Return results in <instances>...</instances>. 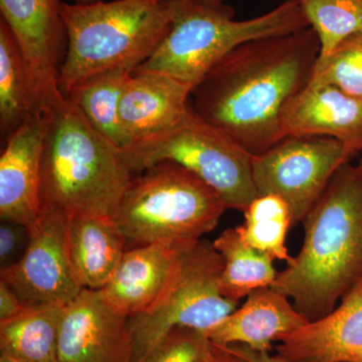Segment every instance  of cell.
<instances>
[{
  "instance_id": "cell-15",
  "label": "cell",
  "mask_w": 362,
  "mask_h": 362,
  "mask_svg": "<svg viewBox=\"0 0 362 362\" xmlns=\"http://www.w3.org/2000/svg\"><path fill=\"white\" fill-rule=\"evenodd\" d=\"M181 246L158 243L126 250L109 282L98 291L105 303L128 319L149 310L175 277Z\"/></svg>"
},
{
  "instance_id": "cell-33",
  "label": "cell",
  "mask_w": 362,
  "mask_h": 362,
  "mask_svg": "<svg viewBox=\"0 0 362 362\" xmlns=\"http://www.w3.org/2000/svg\"><path fill=\"white\" fill-rule=\"evenodd\" d=\"M73 4H93V2L101 1V0H71Z\"/></svg>"
},
{
  "instance_id": "cell-25",
  "label": "cell",
  "mask_w": 362,
  "mask_h": 362,
  "mask_svg": "<svg viewBox=\"0 0 362 362\" xmlns=\"http://www.w3.org/2000/svg\"><path fill=\"white\" fill-rule=\"evenodd\" d=\"M301 4L320 42V56L362 30V0H301Z\"/></svg>"
},
{
  "instance_id": "cell-9",
  "label": "cell",
  "mask_w": 362,
  "mask_h": 362,
  "mask_svg": "<svg viewBox=\"0 0 362 362\" xmlns=\"http://www.w3.org/2000/svg\"><path fill=\"white\" fill-rule=\"evenodd\" d=\"M352 157L332 138L286 136L252 156V180L259 195L276 194L287 202L293 228L303 221L335 173Z\"/></svg>"
},
{
  "instance_id": "cell-5",
  "label": "cell",
  "mask_w": 362,
  "mask_h": 362,
  "mask_svg": "<svg viewBox=\"0 0 362 362\" xmlns=\"http://www.w3.org/2000/svg\"><path fill=\"white\" fill-rule=\"evenodd\" d=\"M228 4L175 0L170 30L153 54L133 73H158L190 87L240 45L310 28L301 0H284L250 20L235 21Z\"/></svg>"
},
{
  "instance_id": "cell-8",
  "label": "cell",
  "mask_w": 362,
  "mask_h": 362,
  "mask_svg": "<svg viewBox=\"0 0 362 362\" xmlns=\"http://www.w3.org/2000/svg\"><path fill=\"white\" fill-rule=\"evenodd\" d=\"M223 259L209 240L180 247V264L168 289L149 310L129 319L134 359L140 362L170 331L206 333L238 308L221 293Z\"/></svg>"
},
{
  "instance_id": "cell-23",
  "label": "cell",
  "mask_w": 362,
  "mask_h": 362,
  "mask_svg": "<svg viewBox=\"0 0 362 362\" xmlns=\"http://www.w3.org/2000/svg\"><path fill=\"white\" fill-rule=\"evenodd\" d=\"M133 71L114 69L93 76L73 88L66 97L88 122L120 149L127 147L119 120L124 87Z\"/></svg>"
},
{
  "instance_id": "cell-16",
  "label": "cell",
  "mask_w": 362,
  "mask_h": 362,
  "mask_svg": "<svg viewBox=\"0 0 362 362\" xmlns=\"http://www.w3.org/2000/svg\"><path fill=\"white\" fill-rule=\"evenodd\" d=\"M192 90L189 85L163 74L133 73L119 107L126 148L180 123L192 110L188 100Z\"/></svg>"
},
{
  "instance_id": "cell-19",
  "label": "cell",
  "mask_w": 362,
  "mask_h": 362,
  "mask_svg": "<svg viewBox=\"0 0 362 362\" xmlns=\"http://www.w3.org/2000/svg\"><path fill=\"white\" fill-rule=\"evenodd\" d=\"M127 240L111 216L69 218L68 247L74 273L84 289L99 291L126 252Z\"/></svg>"
},
{
  "instance_id": "cell-24",
  "label": "cell",
  "mask_w": 362,
  "mask_h": 362,
  "mask_svg": "<svg viewBox=\"0 0 362 362\" xmlns=\"http://www.w3.org/2000/svg\"><path fill=\"white\" fill-rule=\"evenodd\" d=\"M243 213L244 223L235 228L244 242L274 259L289 264L293 257L286 240L292 228V214L287 202L276 194L258 195Z\"/></svg>"
},
{
  "instance_id": "cell-29",
  "label": "cell",
  "mask_w": 362,
  "mask_h": 362,
  "mask_svg": "<svg viewBox=\"0 0 362 362\" xmlns=\"http://www.w3.org/2000/svg\"><path fill=\"white\" fill-rule=\"evenodd\" d=\"M28 307L11 286L0 280V323L21 315Z\"/></svg>"
},
{
  "instance_id": "cell-11",
  "label": "cell",
  "mask_w": 362,
  "mask_h": 362,
  "mask_svg": "<svg viewBox=\"0 0 362 362\" xmlns=\"http://www.w3.org/2000/svg\"><path fill=\"white\" fill-rule=\"evenodd\" d=\"M62 2L0 0L1 18L20 45L42 113L64 97L59 78L68 39Z\"/></svg>"
},
{
  "instance_id": "cell-2",
  "label": "cell",
  "mask_w": 362,
  "mask_h": 362,
  "mask_svg": "<svg viewBox=\"0 0 362 362\" xmlns=\"http://www.w3.org/2000/svg\"><path fill=\"white\" fill-rule=\"evenodd\" d=\"M300 252L272 286L309 321L330 313L362 280V166L338 169L305 216Z\"/></svg>"
},
{
  "instance_id": "cell-21",
  "label": "cell",
  "mask_w": 362,
  "mask_h": 362,
  "mask_svg": "<svg viewBox=\"0 0 362 362\" xmlns=\"http://www.w3.org/2000/svg\"><path fill=\"white\" fill-rule=\"evenodd\" d=\"M66 305L28 307L0 323V352L25 362H58L59 330Z\"/></svg>"
},
{
  "instance_id": "cell-28",
  "label": "cell",
  "mask_w": 362,
  "mask_h": 362,
  "mask_svg": "<svg viewBox=\"0 0 362 362\" xmlns=\"http://www.w3.org/2000/svg\"><path fill=\"white\" fill-rule=\"evenodd\" d=\"M30 239L28 226L2 221L0 226V269L16 264L25 254Z\"/></svg>"
},
{
  "instance_id": "cell-18",
  "label": "cell",
  "mask_w": 362,
  "mask_h": 362,
  "mask_svg": "<svg viewBox=\"0 0 362 362\" xmlns=\"http://www.w3.org/2000/svg\"><path fill=\"white\" fill-rule=\"evenodd\" d=\"M246 298L240 308L206 333L209 341L218 346L244 345L255 351L270 352L281 337L309 321L289 298L272 287L259 288Z\"/></svg>"
},
{
  "instance_id": "cell-14",
  "label": "cell",
  "mask_w": 362,
  "mask_h": 362,
  "mask_svg": "<svg viewBox=\"0 0 362 362\" xmlns=\"http://www.w3.org/2000/svg\"><path fill=\"white\" fill-rule=\"evenodd\" d=\"M45 136V117L40 113L4 140L0 157L1 221L30 226L39 218Z\"/></svg>"
},
{
  "instance_id": "cell-31",
  "label": "cell",
  "mask_w": 362,
  "mask_h": 362,
  "mask_svg": "<svg viewBox=\"0 0 362 362\" xmlns=\"http://www.w3.org/2000/svg\"><path fill=\"white\" fill-rule=\"evenodd\" d=\"M226 347H228L233 354L250 362H283L275 356H271L270 352L255 351L244 345H230V346Z\"/></svg>"
},
{
  "instance_id": "cell-35",
  "label": "cell",
  "mask_w": 362,
  "mask_h": 362,
  "mask_svg": "<svg viewBox=\"0 0 362 362\" xmlns=\"http://www.w3.org/2000/svg\"><path fill=\"white\" fill-rule=\"evenodd\" d=\"M359 164H361V165L362 166V156H361V161H359Z\"/></svg>"
},
{
  "instance_id": "cell-10",
  "label": "cell",
  "mask_w": 362,
  "mask_h": 362,
  "mask_svg": "<svg viewBox=\"0 0 362 362\" xmlns=\"http://www.w3.org/2000/svg\"><path fill=\"white\" fill-rule=\"evenodd\" d=\"M68 223L66 214L42 207L39 218L28 226L25 254L13 266L0 269L1 280L26 306L68 305L84 289L71 267Z\"/></svg>"
},
{
  "instance_id": "cell-20",
  "label": "cell",
  "mask_w": 362,
  "mask_h": 362,
  "mask_svg": "<svg viewBox=\"0 0 362 362\" xmlns=\"http://www.w3.org/2000/svg\"><path fill=\"white\" fill-rule=\"evenodd\" d=\"M42 113L20 45L0 18V132L4 140Z\"/></svg>"
},
{
  "instance_id": "cell-32",
  "label": "cell",
  "mask_w": 362,
  "mask_h": 362,
  "mask_svg": "<svg viewBox=\"0 0 362 362\" xmlns=\"http://www.w3.org/2000/svg\"><path fill=\"white\" fill-rule=\"evenodd\" d=\"M0 362H25V361H21V359L16 358V357L8 356V354H1V352H0Z\"/></svg>"
},
{
  "instance_id": "cell-1",
  "label": "cell",
  "mask_w": 362,
  "mask_h": 362,
  "mask_svg": "<svg viewBox=\"0 0 362 362\" xmlns=\"http://www.w3.org/2000/svg\"><path fill=\"white\" fill-rule=\"evenodd\" d=\"M320 51L311 28L240 45L195 86L192 111L259 156L286 137V108L308 85Z\"/></svg>"
},
{
  "instance_id": "cell-30",
  "label": "cell",
  "mask_w": 362,
  "mask_h": 362,
  "mask_svg": "<svg viewBox=\"0 0 362 362\" xmlns=\"http://www.w3.org/2000/svg\"><path fill=\"white\" fill-rule=\"evenodd\" d=\"M199 362H250L233 354L228 347L218 346L209 341V346Z\"/></svg>"
},
{
  "instance_id": "cell-3",
  "label": "cell",
  "mask_w": 362,
  "mask_h": 362,
  "mask_svg": "<svg viewBox=\"0 0 362 362\" xmlns=\"http://www.w3.org/2000/svg\"><path fill=\"white\" fill-rule=\"evenodd\" d=\"M42 207L74 216H111L134 173L122 149L98 132L66 96L44 112Z\"/></svg>"
},
{
  "instance_id": "cell-13",
  "label": "cell",
  "mask_w": 362,
  "mask_h": 362,
  "mask_svg": "<svg viewBox=\"0 0 362 362\" xmlns=\"http://www.w3.org/2000/svg\"><path fill=\"white\" fill-rule=\"evenodd\" d=\"M283 362H362V280L330 313L283 335Z\"/></svg>"
},
{
  "instance_id": "cell-4",
  "label": "cell",
  "mask_w": 362,
  "mask_h": 362,
  "mask_svg": "<svg viewBox=\"0 0 362 362\" xmlns=\"http://www.w3.org/2000/svg\"><path fill=\"white\" fill-rule=\"evenodd\" d=\"M61 13L68 44L59 84L66 96L98 74L144 63L170 30L175 0L63 1Z\"/></svg>"
},
{
  "instance_id": "cell-27",
  "label": "cell",
  "mask_w": 362,
  "mask_h": 362,
  "mask_svg": "<svg viewBox=\"0 0 362 362\" xmlns=\"http://www.w3.org/2000/svg\"><path fill=\"white\" fill-rule=\"evenodd\" d=\"M209 344L206 333L175 328L140 362H199Z\"/></svg>"
},
{
  "instance_id": "cell-17",
  "label": "cell",
  "mask_w": 362,
  "mask_h": 362,
  "mask_svg": "<svg viewBox=\"0 0 362 362\" xmlns=\"http://www.w3.org/2000/svg\"><path fill=\"white\" fill-rule=\"evenodd\" d=\"M286 136L327 137L362 153V101L332 86L307 85L283 115Z\"/></svg>"
},
{
  "instance_id": "cell-22",
  "label": "cell",
  "mask_w": 362,
  "mask_h": 362,
  "mask_svg": "<svg viewBox=\"0 0 362 362\" xmlns=\"http://www.w3.org/2000/svg\"><path fill=\"white\" fill-rule=\"evenodd\" d=\"M223 259L221 289L223 296L239 303L259 288L272 287L278 274L274 259L244 242L237 228H228L213 242Z\"/></svg>"
},
{
  "instance_id": "cell-12",
  "label": "cell",
  "mask_w": 362,
  "mask_h": 362,
  "mask_svg": "<svg viewBox=\"0 0 362 362\" xmlns=\"http://www.w3.org/2000/svg\"><path fill=\"white\" fill-rule=\"evenodd\" d=\"M129 319L112 310L98 291H83L66 305L58 362H133Z\"/></svg>"
},
{
  "instance_id": "cell-6",
  "label": "cell",
  "mask_w": 362,
  "mask_h": 362,
  "mask_svg": "<svg viewBox=\"0 0 362 362\" xmlns=\"http://www.w3.org/2000/svg\"><path fill=\"white\" fill-rule=\"evenodd\" d=\"M228 209L218 192L192 171L162 161L134 176L112 218L127 245H185L202 239Z\"/></svg>"
},
{
  "instance_id": "cell-34",
  "label": "cell",
  "mask_w": 362,
  "mask_h": 362,
  "mask_svg": "<svg viewBox=\"0 0 362 362\" xmlns=\"http://www.w3.org/2000/svg\"><path fill=\"white\" fill-rule=\"evenodd\" d=\"M202 1L207 2V4H225V1H223V0H202Z\"/></svg>"
},
{
  "instance_id": "cell-7",
  "label": "cell",
  "mask_w": 362,
  "mask_h": 362,
  "mask_svg": "<svg viewBox=\"0 0 362 362\" xmlns=\"http://www.w3.org/2000/svg\"><path fill=\"white\" fill-rule=\"evenodd\" d=\"M122 151L134 175L162 161L180 164L214 188L228 209L244 211L259 195L252 156L192 109L180 123Z\"/></svg>"
},
{
  "instance_id": "cell-26",
  "label": "cell",
  "mask_w": 362,
  "mask_h": 362,
  "mask_svg": "<svg viewBox=\"0 0 362 362\" xmlns=\"http://www.w3.org/2000/svg\"><path fill=\"white\" fill-rule=\"evenodd\" d=\"M309 86H332L362 101V30L319 56Z\"/></svg>"
}]
</instances>
